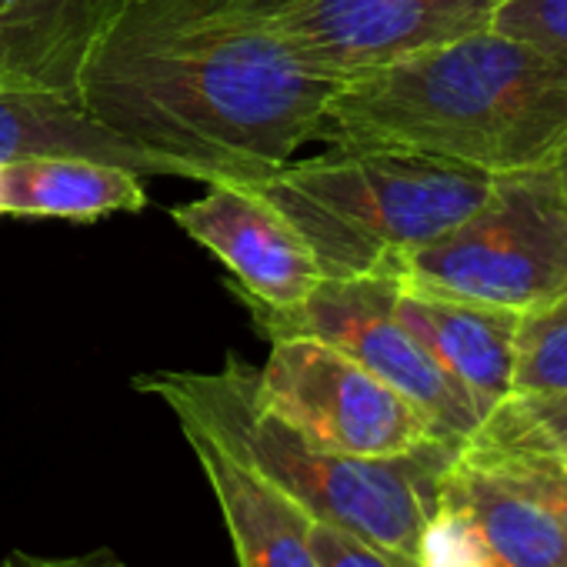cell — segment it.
I'll use <instances>...</instances> for the list:
<instances>
[{
	"label": "cell",
	"mask_w": 567,
	"mask_h": 567,
	"mask_svg": "<svg viewBox=\"0 0 567 567\" xmlns=\"http://www.w3.org/2000/svg\"><path fill=\"white\" fill-rule=\"evenodd\" d=\"M311 547L321 567H421L417 557L368 544L341 527L318 524V520L311 524Z\"/></svg>",
	"instance_id": "cell-20"
},
{
	"label": "cell",
	"mask_w": 567,
	"mask_h": 567,
	"mask_svg": "<svg viewBox=\"0 0 567 567\" xmlns=\"http://www.w3.org/2000/svg\"><path fill=\"white\" fill-rule=\"evenodd\" d=\"M171 217L227 267L240 305L288 311L324 277L308 237L257 184L214 181L197 200L177 204Z\"/></svg>",
	"instance_id": "cell-9"
},
{
	"label": "cell",
	"mask_w": 567,
	"mask_h": 567,
	"mask_svg": "<svg viewBox=\"0 0 567 567\" xmlns=\"http://www.w3.org/2000/svg\"><path fill=\"white\" fill-rule=\"evenodd\" d=\"M497 8L501 0H291L284 34L311 74L341 87L491 28Z\"/></svg>",
	"instance_id": "cell-8"
},
{
	"label": "cell",
	"mask_w": 567,
	"mask_h": 567,
	"mask_svg": "<svg viewBox=\"0 0 567 567\" xmlns=\"http://www.w3.org/2000/svg\"><path fill=\"white\" fill-rule=\"evenodd\" d=\"M288 4L121 0L81 68L78 104L184 181L257 184L324 137L338 91L298 61Z\"/></svg>",
	"instance_id": "cell-1"
},
{
	"label": "cell",
	"mask_w": 567,
	"mask_h": 567,
	"mask_svg": "<svg viewBox=\"0 0 567 567\" xmlns=\"http://www.w3.org/2000/svg\"><path fill=\"white\" fill-rule=\"evenodd\" d=\"M567 394V291L517 318L511 398Z\"/></svg>",
	"instance_id": "cell-16"
},
{
	"label": "cell",
	"mask_w": 567,
	"mask_h": 567,
	"mask_svg": "<svg viewBox=\"0 0 567 567\" xmlns=\"http://www.w3.org/2000/svg\"><path fill=\"white\" fill-rule=\"evenodd\" d=\"M494 174L401 147L334 144L257 181L311 244L324 277L398 274L414 247L467 217Z\"/></svg>",
	"instance_id": "cell-4"
},
{
	"label": "cell",
	"mask_w": 567,
	"mask_h": 567,
	"mask_svg": "<svg viewBox=\"0 0 567 567\" xmlns=\"http://www.w3.org/2000/svg\"><path fill=\"white\" fill-rule=\"evenodd\" d=\"M464 454L504 477L524 497H530L540 511L554 517V524L567 534V461L530 447V444H507L487 437H467Z\"/></svg>",
	"instance_id": "cell-17"
},
{
	"label": "cell",
	"mask_w": 567,
	"mask_h": 567,
	"mask_svg": "<svg viewBox=\"0 0 567 567\" xmlns=\"http://www.w3.org/2000/svg\"><path fill=\"white\" fill-rule=\"evenodd\" d=\"M267 344L270 354L254 374L257 401L311 447L351 457H391L444 437L417 404L344 351L305 334Z\"/></svg>",
	"instance_id": "cell-7"
},
{
	"label": "cell",
	"mask_w": 567,
	"mask_h": 567,
	"mask_svg": "<svg viewBox=\"0 0 567 567\" xmlns=\"http://www.w3.org/2000/svg\"><path fill=\"white\" fill-rule=\"evenodd\" d=\"M398 277L424 291L514 315L567 291V187L554 164L501 171L487 197L401 257Z\"/></svg>",
	"instance_id": "cell-5"
},
{
	"label": "cell",
	"mask_w": 567,
	"mask_h": 567,
	"mask_svg": "<svg viewBox=\"0 0 567 567\" xmlns=\"http://www.w3.org/2000/svg\"><path fill=\"white\" fill-rule=\"evenodd\" d=\"M0 164H4V161H0Z\"/></svg>",
	"instance_id": "cell-24"
},
{
	"label": "cell",
	"mask_w": 567,
	"mask_h": 567,
	"mask_svg": "<svg viewBox=\"0 0 567 567\" xmlns=\"http://www.w3.org/2000/svg\"><path fill=\"white\" fill-rule=\"evenodd\" d=\"M394 315L471 394L484 417L511 398L514 334L520 315L424 291L414 288V284H404L401 277L394 295Z\"/></svg>",
	"instance_id": "cell-11"
},
{
	"label": "cell",
	"mask_w": 567,
	"mask_h": 567,
	"mask_svg": "<svg viewBox=\"0 0 567 567\" xmlns=\"http://www.w3.org/2000/svg\"><path fill=\"white\" fill-rule=\"evenodd\" d=\"M121 0H0V31L24 81L78 97L81 68Z\"/></svg>",
	"instance_id": "cell-15"
},
{
	"label": "cell",
	"mask_w": 567,
	"mask_h": 567,
	"mask_svg": "<svg viewBox=\"0 0 567 567\" xmlns=\"http://www.w3.org/2000/svg\"><path fill=\"white\" fill-rule=\"evenodd\" d=\"M28 154H81L131 167L141 177H181L171 161L91 121L78 97L0 74V161Z\"/></svg>",
	"instance_id": "cell-14"
},
{
	"label": "cell",
	"mask_w": 567,
	"mask_h": 567,
	"mask_svg": "<svg viewBox=\"0 0 567 567\" xmlns=\"http://www.w3.org/2000/svg\"><path fill=\"white\" fill-rule=\"evenodd\" d=\"M324 137L487 174L554 164L567 144V71L484 28L344 81L328 101Z\"/></svg>",
	"instance_id": "cell-2"
},
{
	"label": "cell",
	"mask_w": 567,
	"mask_h": 567,
	"mask_svg": "<svg viewBox=\"0 0 567 567\" xmlns=\"http://www.w3.org/2000/svg\"><path fill=\"white\" fill-rule=\"evenodd\" d=\"M491 28L567 71V0H501Z\"/></svg>",
	"instance_id": "cell-19"
},
{
	"label": "cell",
	"mask_w": 567,
	"mask_h": 567,
	"mask_svg": "<svg viewBox=\"0 0 567 567\" xmlns=\"http://www.w3.org/2000/svg\"><path fill=\"white\" fill-rule=\"evenodd\" d=\"M398 274H364V277H321L318 288L288 311H267L244 305L260 338H318L361 368L388 381L411 404H417L437 434L451 441H467L484 414L471 394L434 361V354L401 324L394 315Z\"/></svg>",
	"instance_id": "cell-6"
},
{
	"label": "cell",
	"mask_w": 567,
	"mask_h": 567,
	"mask_svg": "<svg viewBox=\"0 0 567 567\" xmlns=\"http://www.w3.org/2000/svg\"><path fill=\"white\" fill-rule=\"evenodd\" d=\"M0 567H127V564L117 557V550L97 547V550L68 554V557H44V554H31V550H11V554H4Z\"/></svg>",
	"instance_id": "cell-21"
},
{
	"label": "cell",
	"mask_w": 567,
	"mask_h": 567,
	"mask_svg": "<svg viewBox=\"0 0 567 567\" xmlns=\"http://www.w3.org/2000/svg\"><path fill=\"white\" fill-rule=\"evenodd\" d=\"M554 167H557V174H560V181H564V187H567V144L557 151V157H554Z\"/></svg>",
	"instance_id": "cell-23"
},
{
	"label": "cell",
	"mask_w": 567,
	"mask_h": 567,
	"mask_svg": "<svg viewBox=\"0 0 567 567\" xmlns=\"http://www.w3.org/2000/svg\"><path fill=\"white\" fill-rule=\"evenodd\" d=\"M0 74H4V78H21V74H18V68H14L11 44H8L4 31H0ZM21 81H24V78H21Z\"/></svg>",
	"instance_id": "cell-22"
},
{
	"label": "cell",
	"mask_w": 567,
	"mask_h": 567,
	"mask_svg": "<svg viewBox=\"0 0 567 567\" xmlns=\"http://www.w3.org/2000/svg\"><path fill=\"white\" fill-rule=\"evenodd\" d=\"M210 494L224 514L237 567H321L311 547V517L250 464L194 424H181Z\"/></svg>",
	"instance_id": "cell-12"
},
{
	"label": "cell",
	"mask_w": 567,
	"mask_h": 567,
	"mask_svg": "<svg viewBox=\"0 0 567 567\" xmlns=\"http://www.w3.org/2000/svg\"><path fill=\"white\" fill-rule=\"evenodd\" d=\"M474 434L487 441L530 444L567 461V394L507 398L481 421Z\"/></svg>",
	"instance_id": "cell-18"
},
{
	"label": "cell",
	"mask_w": 567,
	"mask_h": 567,
	"mask_svg": "<svg viewBox=\"0 0 567 567\" xmlns=\"http://www.w3.org/2000/svg\"><path fill=\"white\" fill-rule=\"evenodd\" d=\"M257 368L237 354L217 371L141 374L134 388L161 398L177 424H194L288 494L311 520L341 527L368 544L421 557L447 467L464 441L431 437L391 457H351L311 447L270 414L254 391Z\"/></svg>",
	"instance_id": "cell-3"
},
{
	"label": "cell",
	"mask_w": 567,
	"mask_h": 567,
	"mask_svg": "<svg viewBox=\"0 0 567 567\" xmlns=\"http://www.w3.org/2000/svg\"><path fill=\"white\" fill-rule=\"evenodd\" d=\"M144 207V177L121 164L81 154H28L0 164V217L87 224Z\"/></svg>",
	"instance_id": "cell-13"
},
{
	"label": "cell",
	"mask_w": 567,
	"mask_h": 567,
	"mask_svg": "<svg viewBox=\"0 0 567 567\" xmlns=\"http://www.w3.org/2000/svg\"><path fill=\"white\" fill-rule=\"evenodd\" d=\"M417 560L421 567H567V534L461 447L441 481Z\"/></svg>",
	"instance_id": "cell-10"
}]
</instances>
